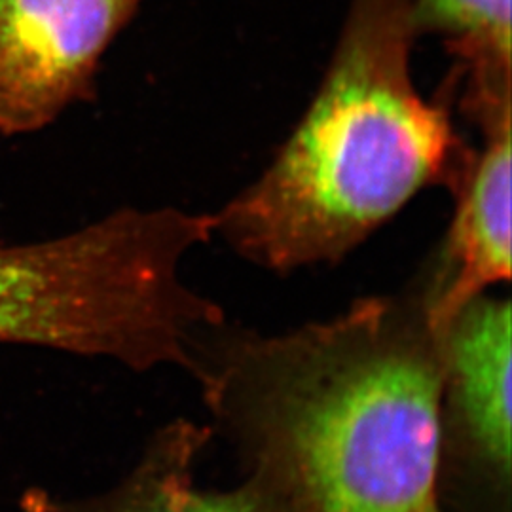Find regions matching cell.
<instances>
[{"instance_id": "1", "label": "cell", "mask_w": 512, "mask_h": 512, "mask_svg": "<svg viewBox=\"0 0 512 512\" xmlns=\"http://www.w3.org/2000/svg\"><path fill=\"white\" fill-rule=\"evenodd\" d=\"M442 330L425 264L327 321L226 323L192 378L243 475L289 511L440 512Z\"/></svg>"}, {"instance_id": "2", "label": "cell", "mask_w": 512, "mask_h": 512, "mask_svg": "<svg viewBox=\"0 0 512 512\" xmlns=\"http://www.w3.org/2000/svg\"><path fill=\"white\" fill-rule=\"evenodd\" d=\"M414 0H349L310 107L255 183L215 217V238L287 274L334 264L423 188L456 183L471 150L414 82Z\"/></svg>"}, {"instance_id": "3", "label": "cell", "mask_w": 512, "mask_h": 512, "mask_svg": "<svg viewBox=\"0 0 512 512\" xmlns=\"http://www.w3.org/2000/svg\"><path fill=\"white\" fill-rule=\"evenodd\" d=\"M213 238V213L158 207L0 247V342L107 357L133 370L177 366L192 378L228 323L181 272L184 258Z\"/></svg>"}, {"instance_id": "4", "label": "cell", "mask_w": 512, "mask_h": 512, "mask_svg": "<svg viewBox=\"0 0 512 512\" xmlns=\"http://www.w3.org/2000/svg\"><path fill=\"white\" fill-rule=\"evenodd\" d=\"M440 512H512V306L484 293L442 330Z\"/></svg>"}, {"instance_id": "5", "label": "cell", "mask_w": 512, "mask_h": 512, "mask_svg": "<svg viewBox=\"0 0 512 512\" xmlns=\"http://www.w3.org/2000/svg\"><path fill=\"white\" fill-rule=\"evenodd\" d=\"M141 0H0V133L46 128L88 93Z\"/></svg>"}, {"instance_id": "6", "label": "cell", "mask_w": 512, "mask_h": 512, "mask_svg": "<svg viewBox=\"0 0 512 512\" xmlns=\"http://www.w3.org/2000/svg\"><path fill=\"white\" fill-rule=\"evenodd\" d=\"M476 126L482 129V148L471 150L452 184V224L427 262L440 327L476 296L511 281L512 105Z\"/></svg>"}, {"instance_id": "7", "label": "cell", "mask_w": 512, "mask_h": 512, "mask_svg": "<svg viewBox=\"0 0 512 512\" xmlns=\"http://www.w3.org/2000/svg\"><path fill=\"white\" fill-rule=\"evenodd\" d=\"M211 435V427L194 421L167 423L131 473L80 512H291L253 476H243L232 490L198 488L196 465Z\"/></svg>"}, {"instance_id": "8", "label": "cell", "mask_w": 512, "mask_h": 512, "mask_svg": "<svg viewBox=\"0 0 512 512\" xmlns=\"http://www.w3.org/2000/svg\"><path fill=\"white\" fill-rule=\"evenodd\" d=\"M418 37H437L454 57L448 80L463 103L512 93L511 0H414Z\"/></svg>"}]
</instances>
